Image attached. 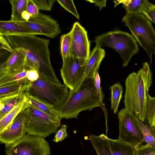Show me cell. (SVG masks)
I'll return each instance as SVG.
<instances>
[{"label":"cell","instance_id":"1","mask_svg":"<svg viewBox=\"0 0 155 155\" xmlns=\"http://www.w3.org/2000/svg\"><path fill=\"white\" fill-rule=\"evenodd\" d=\"M13 49L21 50L25 57V66L36 71L39 75L58 83L51 64L49 40L34 35L4 36Z\"/></svg>","mask_w":155,"mask_h":155},{"label":"cell","instance_id":"2","mask_svg":"<svg viewBox=\"0 0 155 155\" xmlns=\"http://www.w3.org/2000/svg\"><path fill=\"white\" fill-rule=\"evenodd\" d=\"M152 81V75L149 65L146 62L143 63L142 67L137 72L130 74L125 82V108L143 122L146 120L149 91Z\"/></svg>","mask_w":155,"mask_h":155},{"label":"cell","instance_id":"3","mask_svg":"<svg viewBox=\"0 0 155 155\" xmlns=\"http://www.w3.org/2000/svg\"><path fill=\"white\" fill-rule=\"evenodd\" d=\"M97 107L101 108V105L94 78H84L74 89L70 91L58 111L59 116L61 120L77 118L81 112L90 111Z\"/></svg>","mask_w":155,"mask_h":155},{"label":"cell","instance_id":"4","mask_svg":"<svg viewBox=\"0 0 155 155\" xmlns=\"http://www.w3.org/2000/svg\"><path fill=\"white\" fill-rule=\"evenodd\" d=\"M31 96L58 111L68 97L70 91L64 84L39 75L36 81L30 82L25 91Z\"/></svg>","mask_w":155,"mask_h":155},{"label":"cell","instance_id":"5","mask_svg":"<svg viewBox=\"0 0 155 155\" xmlns=\"http://www.w3.org/2000/svg\"><path fill=\"white\" fill-rule=\"evenodd\" d=\"M94 42L98 47H110L117 51L122 58L124 67L127 66L132 57L139 51L137 41L132 35L120 30L103 34L97 37Z\"/></svg>","mask_w":155,"mask_h":155},{"label":"cell","instance_id":"6","mask_svg":"<svg viewBox=\"0 0 155 155\" xmlns=\"http://www.w3.org/2000/svg\"><path fill=\"white\" fill-rule=\"evenodd\" d=\"M122 21L147 54L151 63L155 54V29L151 21L142 13L127 14Z\"/></svg>","mask_w":155,"mask_h":155},{"label":"cell","instance_id":"7","mask_svg":"<svg viewBox=\"0 0 155 155\" xmlns=\"http://www.w3.org/2000/svg\"><path fill=\"white\" fill-rule=\"evenodd\" d=\"M26 110L25 127L27 134L45 138L56 133L61 125V122L36 108L28 106Z\"/></svg>","mask_w":155,"mask_h":155},{"label":"cell","instance_id":"8","mask_svg":"<svg viewBox=\"0 0 155 155\" xmlns=\"http://www.w3.org/2000/svg\"><path fill=\"white\" fill-rule=\"evenodd\" d=\"M119 137L118 139L136 148L144 142L137 117L125 108L118 114Z\"/></svg>","mask_w":155,"mask_h":155},{"label":"cell","instance_id":"9","mask_svg":"<svg viewBox=\"0 0 155 155\" xmlns=\"http://www.w3.org/2000/svg\"><path fill=\"white\" fill-rule=\"evenodd\" d=\"M6 155H50L49 143L45 138L26 134L11 146L6 148Z\"/></svg>","mask_w":155,"mask_h":155},{"label":"cell","instance_id":"10","mask_svg":"<svg viewBox=\"0 0 155 155\" xmlns=\"http://www.w3.org/2000/svg\"><path fill=\"white\" fill-rule=\"evenodd\" d=\"M87 61L71 55L63 61L61 76L70 91L74 89L84 78Z\"/></svg>","mask_w":155,"mask_h":155},{"label":"cell","instance_id":"11","mask_svg":"<svg viewBox=\"0 0 155 155\" xmlns=\"http://www.w3.org/2000/svg\"><path fill=\"white\" fill-rule=\"evenodd\" d=\"M89 140L97 155H134V147L118 139L109 138L104 134L91 135Z\"/></svg>","mask_w":155,"mask_h":155},{"label":"cell","instance_id":"12","mask_svg":"<svg viewBox=\"0 0 155 155\" xmlns=\"http://www.w3.org/2000/svg\"><path fill=\"white\" fill-rule=\"evenodd\" d=\"M20 22L37 35L51 38L56 37L61 32L56 20L50 15L39 12L37 15L31 16L28 21Z\"/></svg>","mask_w":155,"mask_h":155},{"label":"cell","instance_id":"13","mask_svg":"<svg viewBox=\"0 0 155 155\" xmlns=\"http://www.w3.org/2000/svg\"><path fill=\"white\" fill-rule=\"evenodd\" d=\"M70 55L87 61L90 56V43L86 31L78 22L74 24L71 31Z\"/></svg>","mask_w":155,"mask_h":155},{"label":"cell","instance_id":"14","mask_svg":"<svg viewBox=\"0 0 155 155\" xmlns=\"http://www.w3.org/2000/svg\"><path fill=\"white\" fill-rule=\"evenodd\" d=\"M26 109L22 111L7 128L0 132V142L4 144L6 148L13 145L26 134L25 127Z\"/></svg>","mask_w":155,"mask_h":155},{"label":"cell","instance_id":"15","mask_svg":"<svg viewBox=\"0 0 155 155\" xmlns=\"http://www.w3.org/2000/svg\"><path fill=\"white\" fill-rule=\"evenodd\" d=\"M25 59V55L21 50L14 49L7 60L0 65V79L24 67Z\"/></svg>","mask_w":155,"mask_h":155},{"label":"cell","instance_id":"16","mask_svg":"<svg viewBox=\"0 0 155 155\" xmlns=\"http://www.w3.org/2000/svg\"><path fill=\"white\" fill-rule=\"evenodd\" d=\"M37 35L20 22L0 21V35Z\"/></svg>","mask_w":155,"mask_h":155},{"label":"cell","instance_id":"17","mask_svg":"<svg viewBox=\"0 0 155 155\" xmlns=\"http://www.w3.org/2000/svg\"><path fill=\"white\" fill-rule=\"evenodd\" d=\"M105 55L104 49L95 46L87 61L84 78H94L96 71L99 69Z\"/></svg>","mask_w":155,"mask_h":155},{"label":"cell","instance_id":"18","mask_svg":"<svg viewBox=\"0 0 155 155\" xmlns=\"http://www.w3.org/2000/svg\"><path fill=\"white\" fill-rule=\"evenodd\" d=\"M30 81L25 78L0 86V97L19 94L24 92Z\"/></svg>","mask_w":155,"mask_h":155},{"label":"cell","instance_id":"19","mask_svg":"<svg viewBox=\"0 0 155 155\" xmlns=\"http://www.w3.org/2000/svg\"><path fill=\"white\" fill-rule=\"evenodd\" d=\"M26 99L25 91L15 95L0 97V120L17 105Z\"/></svg>","mask_w":155,"mask_h":155},{"label":"cell","instance_id":"20","mask_svg":"<svg viewBox=\"0 0 155 155\" xmlns=\"http://www.w3.org/2000/svg\"><path fill=\"white\" fill-rule=\"evenodd\" d=\"M26 101L28 106L36 108L55 120L61 121V120L59 117L58 111L31 96L26 94Z\"/></svg>","mask_w":155,"mask_h":155},{"label":"cell","instance_id":"21","mask_svg":"<svg viewBox=\"0 0 155 155\" xmlns=\"http://www.w3.org/2000/svg\"><path fill=\"white\" fill-rule=\"evenodd\" d=\"M28 107L26 99L18 104L0 120V132L7 128L13 122L18 115Z\"/></svg>","mask_w":155,"mask_h":155},{"label":"cell","instance_id":"22","mask_svg":"<svg viewBox=\"0 0 155 155\" xmlns=\"http://www.w3.org/2000/svg\"><path fill=\"white\" fill-rule=\"evenodd\" d=\"M148 1L147 0H116L114 2L115 6L122 3V7L127 13L135 14L142 13Z\"/></svg>","mask_w":155,"mask_h":155},{"label":"cell","instance_id":"23","mask_svg":"<svg viewBox=\"0 0 155 155\" xmlns=\"http://www.w3.org/2000/svg\"><path fill=\"white\" fill-rule=\"evenodd\" d=\"M9 2L12 6V14L10 20L20 22L24 21L22 14L27 11V0H11Z\"/></svg>","mask_w":155,"mask_h":155},{"label":"cell","instance_id":"24","mask_svg":"<svg viewBox=\"0 0 155 155\" xmlns=\"http://www.w3.org/2000/svg\"><path fill=\"white\" fill-rule=\"evenodd\" d=\"M110 89L111 91V108L115 114L118 111L119 104L122 97V87L119 83L117 82L110 86Z\"/></svg>","mask_w":155,"mask_h":155},{"label":"cell","instance_id":"25","mask_svg":"<svg viewBox=\"0 0 155 155\" xmlns=\"http://www.w3.org/2000/svg\"><path fill=\"white\" fill-rule=\"evenodd\" d=\"M29 68L25 67L10 73L0 79V86L26 78V73Z\"/></svg>","mask_w":155,"mask_h":155},{"label":"cell","instance_id":"26","mask_svg":"<svg viewBox=\"0 0 155 155\" xmlns=\"http://www.w3.org/2000/svg\"><path fill=\"white\" fill-rule=\"evenodd\" d=\"M137 123L142 133L144 141L146 143V147H155V140L153 136L150 126L143 124L139 120Z\"/></svg>","mask_w":155,"mask_h":155},{"label":"cell","instance_id":"27","mask_svg":"<svg viewBox=\"0 0 155 155\" xmlns=\"http://www.w3.org/2000/svg\"><path fill=\"white\" fill-rule=\"evenodd\" d=\"M71 35V31L67 34L62 35L61 37L60 51L63 61L70 55Z\"/></svg>","mask_w":155,"mask_h":155},{"label":"cell","instance_id":"28","mask_svg":"<svg viewBox=\"0 0 155 155\" xmlns=\"http://www.w3.org/2000/svg\"><path fill=\"white\" fill-rule=\"evenodd\" d=\"M146 120L150 126H155V97L150 95L147 106Z\"/></svg>","mask_w":155,"mask_h":155},{"label":"cell","instance_id":"29","mask_svg":"<svg viewBox=\"0 0 155 155\" xmlns=\"http://www.w3.org/2000/svg\"><path fill=\"white\" fill-rule=\"evenodd\" d=\"M98 70V69H97L96 70L94 74V84L97 90V94L99 97L101 102V108L103 110L104 112L106 122H107V111L103 101L104 98V95L101 85V78L99 74Z\"/></svg>","mask_w":155,"mask_h":155},{"label":"cell","instance_id":"30","mask_svg":"<svg viewBox=\"0 0 155 155\" xmlns=\"http://www.w3.org/2000/svg\"><path fill=\"white\" fill-rule=\"evenodd\" d=\"M56 1L65 10L71 13L78 19H79V15L73 0H57Z\"/></svg>","mask_w":155,"mask_h":155},{"label":"cell","instance_id":"31","mask_svg":"<svg viewBox=\"0 0 155 155\" xmlns=\"http://www.w3.org/2000/svg\"><path fill=\"white\" fill-rule=\"evenodd\" d=\"M142 13L155 24V5L152 4L148 1Z\"/></svg>","mask_w":155,"mask_h":155},{"label":"cell","instance_id":"32","mask_svg":"<svg viewBox=\"0 0 155 155\" xmlns=\"http://www.w3.org/2000/svg\"><path fill=\"white\" fill-rule=\"evenodd\" d=\"M39 10L51 11L55 3V0H32Z\"/></svg>","mask_w":155,"mask_h":155},{"label":"cell","instance_id":"33","mask_svg":"<svg viewBox=\"0 0 155 155\" xmlns=\"http://www.w3.org/2000/svg\"><path fill=\"white\" fill-rule=\"evenodd\" d=\"M134 155H155V147L140 145L135 148Z\"/></svg>","mask_w":155,"mask_h":155},{"label":"cell","instance_id":"34","mask_svg":"<svg viewBox=\"0 0 155 155\" xmlns=\"http://www.w3.org/2000/svg\"><path fill=\"white\" fill-rule=\"evenodd\" d=\"M67 126L65 125L62 126L61 128L56 132L53 141L55 143H58L63 140L67 136L66 130Z\"/></svg>","mask_w":155,"mask_h":155},{"label":"cell","instance_id":"35","mask_svg":"<svg viewBox=\"0 0 155 155\" xmlns=\"http://www.w3.org/2000/svg\"><path fill=\"white\" fill-rule=\"evenodd\" d=\"M27 11L31 16H35L39 12V10L32 0H27Z\"/></svg>","mask_w":155,"mask_h":155},{"label":"cell","instance_id":"36","mask_svg":"<svg viewBox=\"0 0 155 155\" xmlns=\"http://www.w3.org/2000/svg\"><path fill=\"white\" fill-rule=\"evenodd\" d=\"M39 75L36 70L29 68L26 73V78L30 82H34L38 78Z\"/></svg>","mask_w":155,"mask_h":155},{"label":"cell","instance_id":"37","mask_svg":"<svg viewBox=\"0 0 155 155\" xmlns=\"http://www.w3.org/2000/svg\"><path fill=\"white\" fill-rule=\"evenodd\" d=\"M0 43L1 49H4L11 53L14 51V49L12 47L5 37L1 35H0Z\"/></svg>","mask_w":155,"mask_h":155},{"label":"cell","instance_id":"38","mask_svg":"<svg viewBox=\"0 0 155 155\" xmlns=\"http://www.w3.org/2000/svg\"><path fill=\"white\" fill-rule=\"evenodd\" d=\"M91 3H94L96 6L98 7L100 10L106 6V0H86Z\"/></svg>","mask_w":155,"mask_h":155},{"label":"cell","instance_id":"39","mask_svg":"<svg viewBox=\"0 0 155 155\" xmlns=\"http://www.w3.org/2000/svg\"><path fill=\"white\" fill-rule=\"evenodd\" d=\"M21 16L24 21H28L31 16V15L27 11H24Z\"/></svg>","mask_w":155,"mask_h":155},{"label":"cell","instance_id":"40","mask_svg":"<svg viewBox=\"0 0 155 155\" xmlns=\"http://www.w3.org/2000/svg\"><path fill=\"white\" fill-rule=\"evenodd\" d=\"M150 127L153 136L155 140V126L153 127L150 126Z\"/></svg>","mask_w":155,"mask_h":155}]
</instances>
